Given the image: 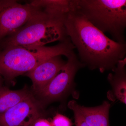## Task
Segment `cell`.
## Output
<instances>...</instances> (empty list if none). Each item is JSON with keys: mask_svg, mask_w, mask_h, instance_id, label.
Wrapping results in <instances>:
<instances>
[{"mask_svg": "<svg viewBox=\"0 0 126 126\" xmlns=\"http://www.w3.org/2000/svg\"><path fill=\"white\" fill-rule=\"evenodd\" d=\"M33 126H52V125L48 120L41 117L35 122Z\"/></svg>", "mask_w": 126, "mask_h": 126, "instance_id": "obj_15", "label": "cell"}, {"mask_svg": "<svg viewBox=\"0 0 126 126\" xmlns=\"http://www.w3.org/2000/svg\"><path fill=\"white\" fill-rule=\"evenodd\" d=\"M38 10L30 3L0 0V42L24 25Z\"/></svg>", "mask_w": 126, "mask_h": 126, "instance_id": "obj_6", "label": "cell"}, {"mask_svg": "<svg viewBox=\"0 0 126 126\" xmlns=\"http://www.w3.org/2000/svg\"><path fill=\"white\" fill-rule=\"evenodd\" d=\"M76 101L72 100L69 102L68 107L73 111L74 114L75 124L76 126H90L86 122L76 105Z\"/></svg>", "mask_w": 126, "mask_h": 126, "instance_id": "obj_13", "label": "cell"}, {"mask_svg": "<svg viewBox=\"0 0 126 126\" xmlns=\"http://www.w3.org/2000/svg\"><path fill=\"white\" fill-rule=\"evenodd\" d=\"M126 57L119 60L112 70L114 73L109 74V81L112 86L113 93L116 99L126 104V74L125 65Z\"/></svg>", "mask_w": 126, "mask_h": 126, "instance_id": "obj_10", "label": "cell"}, {"mask_svg": "<svg viewBox=\"0 0 126 126\" xmlns=\"http://www.w3.org/2000/svg\"><path fill=\"white\" fill-rule=\"evenodd\" d=\"M48 14L64 15L71 9V0H34L30 2Z\"/></svg>", "mask_w": 126, "mask_h": 126, "instance_id": "obj_12", "label": "cell"}, {"mask_svg": "<svg viewBox=\"0 0 126 126\" xmlns=\"http://www.w3.org/2000/svg\"><path fill=\"white\" fill-rule=\"evenodd\" d=\"M38 8V11L24 25L0 42V49L15 46L35 48L68 38L65 27L68 14L52 15Z\"/></svg>", "mask_w": 126, "mask_h": 126, "instance_id": "obj_2", "label": "cell"}, {"mask_svg": "<svg viewBox=\"0 0 126 126\" xmlns=\"http://www.w3.org/2000/svg\"><path fill=\"white\" fill-rule=\"evenodd\" d=\"M77 108L90 126H109V112L111 104L104 101L101 105L93 107L82 106L76 103Z\"/></svg>", "mask_w": 126, "mask_h": 126, "instance_id": "obj_9", "label": "cell"}, {"mask_svg": "<svg viewBox=\"0 0 126 126\" xmlns=\"http://www.w3.org/2000/svg\"><path fill=\"white\" fill-rule=\"evenodd\" d=\"M43 107L33 94L0 114V126H33L43 116Z\"/></svg>", "mask_w": 126, "mask_h": 126, "instance_id": "obj_7", "label": "cell"}, {"mask_svg": "<svg viewBox=\"0 0 126 126\" xmlns=\"http://www.w3.org/2000/svg\"><path fill=\"white\" fill-rule=\"evenodd\" d=\"M61 72L42 90L36 94L42 106L58 101L68 94L73 89L77 72L85 66L75 53L67 58Z\"/></svg>", "mask_w": 126, "mask_h": 126, "instance_id": "obj_5", "label": "cell"}, {"mask_svg": "<svg viewBox=\"0 0 126 126\" xmlns=\"http://www.w3.org/2000/svg\"><path fill=\"white\" fill-rule=\"evenodd\" d=\"M4 80V79L2 76L0 75V91L4 87L3 86Z\"/></svg>", "mask_w": 126, "mask_h": 126, "instance_id": "obj_16", "label": "cell"}, {"mask_svg": "<svg viewBox=\"0 0 126 126\" xmlns=\"http://www.w3.org/2000/svg\"><path fill=\"white\" fill-rule=\"evenodd\" d=\"M65 27L80 61L90 69L113 70L118 61L126 58V43L109 38L73 7L66 16Z\"/></svg>", "mask_w": 126, "mask_h": 126, "instance_id": "obj_1", "label": "cell"}, {"mask_svg": "<svg viewBox=\"0 0 126 126\" xmlns=\"http://www.w3.org/2000/svg\"><path fill=\"white\" fill-rule=\"evenodd\" d=\"M26 88L17 90L4 87L0 91V114L17 105L32 95Z\"/></svg>", "mask_w": 126, "mask_h": 126, "instance_id": "obj_11", "label": "cell"}, {"mask_svg": "<svg viewBox=\"0 0 126 126\" xmlns=\"http://www.w3.org/2000/svg\"><path fill=\"white\" fill-rule=\"evenodd\" d=\"M74 49L69 38L54 46L33 49L15 46L0 49V75L4 80L12 81L47 59L62 55L68 58L74 53Z\"/></svg>", "mask_w": 126, "mask_h": 126, "instance_id": "obj_3", "label": "cell"}, {"mask_svg": "<svg viewBox=\"0 0 126 126\" xmlns=\"http://www.w3.org/2000/svg\"><path fill=\"white\" fill-rule=\"evenodd\" d=\"M66 62L63 60L61 56H53L41 62L25 74L31 79L36 94L61 72Z\"/></svg>", "mask_w": 126, "mask_h": 126, "instance_id": "obj_8", "label": "cell"}, {"mask_svg": "<svg viewBox=\"0 0 126 126\" xmlns=\"http://www.w3.org/2000/svg\"><path fill=\"white\" fill-rule=\"evenodd\" d=\"M72 3L98 29L110 34L116 42L126 43V0H72Z\"/></svg>", "mask_w": 126, "mask_h": 126, "instance_id": "obj_4", "label": "cell"}, {"mask_svg": "<svg viewBox=\"0 0 126 126\" xmlns=\"http://www.w3.org/2000/svg\"><path fill=\"white\" fill-rule=\"evenodd\" d=\"M50 123L52 126H72L73 125L69 118L60 113L56 114Z\"/></svg>", "mask_w": 126, "mask_h": 126, "instance_id": "obj_14", "label": "cell"}]
</instances>
